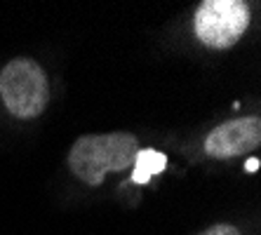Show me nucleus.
I'll return each mask as SVG.
<instances>
[{"label":"nucleus","mask_w":261,"mask_h":235,"mask_svg":"<svg viewBox=\"0 0 261 235\" xmlns=\"http://www.w3.org/2000/svg\"><path fill=\"white\" fill-rule=\"evenodd\" d=\"M256 167H259V160H256V158H252V160H247V165H245V169H249V172H254Z\"/></svg>","instance_id":"0eeeda50"},{"label":"nucleus","mask_w":261,"mask_h":235,"mask_svg":"<svg viewBox=\"0 0 261 235\" xmlns=\"http://www.w3.org/2000/svg\"><path fill=\"white\" fill-rule=\"evenodd\" d=\"M0 94L17 118H38L49 101L47 75L33 59H12L0 73Z\"/></svg>","instance_id":"f03ea898"},{"label":"nucleus","mask_w":261,"mask_h":235,"mask_svg":"<svg viewBox=\"0 0 261 235\" xmlns=\"http://www.w3.org/2000/svg\"><path fill=\"white\" fill-rule=\"evenodd\" d=\"M249 26V7L240 0H205L195 12V36L202 45L226 49L236 45Z\"/></svg>","instance_id":"7ed1b4c3"},{"label":"nucleus","mask_w":261,"mask_h":235,"mask_svg":"<svg viewBox=\"0 0 261 235\" xmlns=\"http://www.w3.org/2000/svg\"><path fill=\"white\" fill-rule=\"evenodd\" d=\"M261 144V122L259 118H238L214 127L205 139V151L210 158H233L247 155L256 151Z\"/></svg>","instance_id":"20e7f679"},{"label":"nucleus","mask_w":261,"mask_h":235,"mask_svg":"<svg viewBox=\"0 0 261 235\" xmlns=\"http://www.w3.org/2000/svg\"><path fill=\"white\" fill-rule=\"evenodd\" d=\"M202 235H240V233H238V228L228 226V223H221V226H212V228L205 230Z\"/></svg>","instance_id":"423d86ee"},{"label":"nucleus","mask_w":261,"mask_h":235,"mask_svg":"<svg viewBox=\"0 0 261 235\" xmlns=\"http://www.w3.org/2000/svg\"><path fill=\"white\" fill-rule=\"evenodd\" d=\"M139 141L129 132L87 134L73 144L68 153V167L80 181L97 186L106 172H120L134 165Z\"/></svg>","instance_id":"f257e3e1"},{"label":"nucleus","mask_w":261,"mask_h":235,"mask_svg":"<svg viewBox=\"0 0 261 235\" xmlns=\"http://www.w3.org/2000/svg\"><path fill=\"white\" fill-rule=\"evenodd\" d=\"M165 165H167V158L158 151H151V148H144L137 153L134 158V174H132V181L134 184H148L151 176H155L158 172H163Z\"/></svg>","instance_id":"39448f33"}]
</instances>
